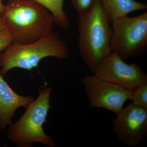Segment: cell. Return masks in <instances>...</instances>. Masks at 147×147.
I'll return each mask as SVG.
<instances>
[{
    "mask_svg": "<svg viewBox=\"0 0 147 147\" xmlns=\"http://www.w3.org/2000/svg\"><path fill=\"white\" fill-rule=\"evenodd\" d=\"M6 28L13 43L27 44L53 32V16L45 7L32 0H9L2 14Z\"/></svg>",
    "mask_w": 147,
    "mask_h": 147,
    "instance_id": "cell-1",
    "label": "cell"
},
{
    "mask_svg": "<svg viewBox=\"0 0 147 147\" xmlns=\"http://www.w3.org/2000/svg\"><path fill=\"white\" fill-rule=\"evenodd\" d=\"M100 0L88 13L79 16L78 48L86 66L93 73L111 51L113 30Z\"/></svg>",
    "mask_w": 147,
    "mask_h": 147,
    "instance_id": "cell-2",
    "label": "cell"
},
{
    "mask_svg": "<svg viewBox=\"0 0 147 147\" xmlns=\"http://www.w3.org/2000/svg\"><path fill=\"white\" fill-rule=\"evenodd\" d=\"M69 57L68 47L60 34L52 32L38 40L27 44L13 43L0 53V70L3 76L13 68L31 70L42 59Z\"/></svg>",
    "mask_w": 147,
    "mask_h": 147,
    "instance_id": "cell-3",
    "label": "cell"
},
{
    "mask_svg": "<svg viewBox=\"0 0 147 147\" xmlns=\"http://www.w3.org/2000/svg\"><path fill=\"white\" fill-rule=\"evenodd\" d=\"M52 88L44 87L39 94L26 108L24 115L9 128L7 137L17 146H31L39 143L49 147H54L55 142L53 137L44 132L43 125L50 107V96Z\"/></svg>",
    "mask_w": 147,
    "mask_h": 147,
    "instance_id": "cell-4",
    "label": "cell"
},
{
    "mask_svg": "<svg viewBox=\"0 0 147 147\" xmlns=\"http://www.w3.org/2000/svg\"><path fill=\"white\" fill-rule=\"evenodd\" d=\"M111 51L124 60L143 55L147 47V12L112 21Z\"/></svg>",
    "mask_w": 147,
    "mask_h": 147,
    "instance_id": "cell-5",
    "label": "cell"
},
{
    "mask_svg": "<svg viewBox=\"0 0 147 147\" xmlns=\"http://www.w3.org/2000/svg\"><path fill=\"white\" fill-rule=\"evenodd\" d=\"M81 82L90 108H101L117 115L123 108L125 102L130 100L131 90L94 74L85 76Z\"/></svg>",
    "mask_w": 147,
    "mask_h": 147,
    "instance_id": "cell-6",
    "label": "cell"
},
{
    "mask_svg": "<svg viewBox=\"0 0 147 147\" xmlns=\"http://www.w3.org/2000/svg\"><path fill=\"white\" fill-rule=\"evenodd\" d=\"M94 74L101 79L132 90L147 84V75L137 64L126 63L112 52L97 67Z\"/></svg>",
    "mask_w": 147,
    "mask_h": 147,
    "instance_id": "cell-7",
    "label": "cell"
},
{
    "mask_svg": "<svg viewBox=\"0 0 147 147\" xmlns=\"http://www.w3.org/2000/svg\"><path fill=\"white\" fill-rule=\"evenodd\" d=\"M116 115L112 126L120 141L130 146H137L146 139L147 109L130 103Z\"/></svg>",
    "mask_w": 147,
    "mask_h": 147,
    "instance_id": "cell-8",
    "label": "cell"
},
{
    "mask_svg": "<svg viewBox=\"0 0 147 147\" xmlns=\"http://www.w3.org/2000/svg\"><path fill=\"white\" fill-rule=\"evenodd\" d=\"M0 70V129L12 124V118L17 109L25 108L34 99L30 96H23L15 92L3 78Z\"/></svg>",
    "mask_w": 147,
    "mask_h": 147,
    "instance_id": "cell-9",
    "label": "cell"
},
{
    "mask_svg": "<svg viewBox=\"0 0 147 147\" xmlns=\"http://www.w3.org/2000/svg\"><path fill=\"white\" fill-rule=\"evenodd\" d=\"M110 23L117 18L127 16L131 12L146 9L145 4L135 0H100Z\"/></svg>",
    "mask_w": 147,
    "mask_h": 147,
    "instance_id": "cell-10",
    "label": "cell"
},
{
    "mask_svg": "<svg viewBox=\"0 0 147 147\" xmlns=\"http://www.w3.org/2000/svg\"><path fill=\"white\" fill-rule=\"evenodd\" d=\"M43 7L51 13L55 24L63 29H68L70 23L63 9L64 0H32Z\"/></svg>",
    "mask_w": 147,
    "mask_h": 147,
    "instance_id": "cell-11",
    "label": "cell"
},
{
    "mask_svg": "<svg viewBox=\"0 0 147 147\" xmlns=\"http://www.w3.org/2000/svg\"><path fill=\"white\" fill-rule=\"evenodd\" d=\"M135 106L147 109V84L139 86L131 90L130 100Z\"/></svg>",
    "mask_w": 147,
    "mask_h": 147,
    "instance_id": "cell-12",
    "label": "cell"
},
{
    "mask_svg": "<svg viewBox=\"0 0 147 147\" xmlns=\"http://www.w3.org/2000/svg\"><path fill=\"white\" fill-rule=\"evenodd\" d=\"M72 5L79 16L85 15L93 8L96 0H71Z\"/></svg>",
    "mask_w": 147,
    "mask_h": 147,
    "instance_id": "cell-13",
    "label": "cell"
},
{
    "mask_svg": "<svg viewBox=\"0 0 147 147\" xmlns=\"http://www.w3.org/2000/svg\"><path fill=\"white\" fill-rule=\"evenodd\" d=\"M13 42L12 35L7 29L0 30V53L5 51Z\"/></svg>",
    "mask_w": 147,
    "mask_h": 147,
    "instance_id": "cell-14",
    "label": "cell"
},
{
    "mask_svg": "<svg viewBox=\"0 0 147 147\" xmlns=\"http://www.w3.org/2000/svg\"><path fill=\"white\" fill-rule=\"evenodd\" d=\"M6 28L5 22L2 16L0 17V30Z\"/></svg>",
    "mask_w": 147,
    "mask_h": 147,
    "instance_id": "cell-15",
    "label": "cell"
},
{
    "mask_svg": "<svg viewBox=\"0 0 147 147\" xmlns=\"http://www.w3.org/2000/svg\"><path fill=\"white\" fill-rule=\"evenodd\" d=\"M5 7V5L3 3V0H0V17L2 16Z\"/></svg>",
    "mask_w": 147,
    "mask_h": 147,
    "instance_id": "cell-16",
    "label": "cell"
}]
</instances>
